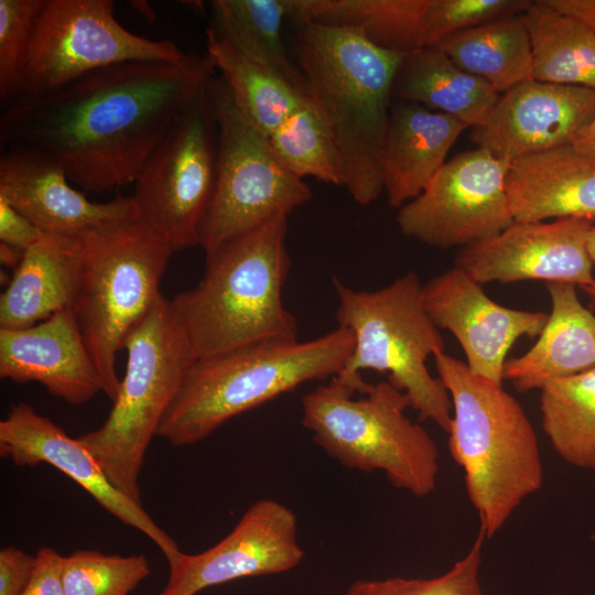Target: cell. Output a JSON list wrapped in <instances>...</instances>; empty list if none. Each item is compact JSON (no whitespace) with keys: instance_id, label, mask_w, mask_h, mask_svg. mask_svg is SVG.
Segmentation results:
<instances>
[{"instance_id":"10","label":"cell","mask_w":595,"mask_h":595,"mask_svg":"<svg viewBox=\"0 0 595 595\" xmlns=\"http://www.w3.org/2000/svg\"><path fill=\"white\" fill-rule=\"evenodd\" d=\"M207 89L218 154L215 191L199 232L205 255L278 216H289L312 196L307 183L281 162L269 137L240 112L223 77H213Z\"/></svg>"},{"instance_id":"43","label":"cell","mask_w":595,"mask_h":595,"mask_svg":"<svg viewBox=\"0 0 595 595\" xmlns=\"http://www.w3.org/2000/svg\"><path fill=\"white\" fill-rule=\"evenodd\" d=\"M129 4L133 8V10L137 13H139L148 22L150 23L155 22L156 14L148 1L134 0V1H129Z\"/></svg>"},{"instance_id":"37","label":"cell","mask_w":595,"mask_h":595,"mask_svg":"<svg viewBox=\"0 0 595 595\" xmlns=\"http://www.w3.org/2000/svg\"><path fill=\"white\" fill-rule=\"evenodd\" d=\"M36 562V555H30L14 545L0 551V595H22L26 588Z\"/></svg>"},{"instance_id":"6","label":"cell","mask_w":595,"mask_h":595,"mask_svg":"<svg viewBox=\"0 0 595 595\" xmlns=\"http://www.w3.org/2000/svg\"><path fill=\"white\" fill-rule=\"evenodd\" d=\"M338 326L355 337L351 355L335 378L365 394L371 387L365 369L388 374V381L404 392L422 421H433L444 432L452 419L450 394L440 378L428 370L426 359L444 351V338L423 302L419 275L397 278L375 291L355 290L334 279Z\"/></svg>"},{"instance_id":"15","label":"cell","mask_w":595,"mask_h":595,"mask_svg":"<svg viewBox=\"0 0 595 595\" xmlns=\"http://www.w3.org/2000/svg\"><path fill=\"white\" fill-rule=\"evenodd\" d=\"M592 226L580 218L515 220L495 237L461 248L454 267L482 285L541 280L584 289L595 279L587 251Z\"/></svg>"},{"instance_id":"1","label":"cell","mask_w":595,"mask_h":595,"mask_svg":"<svg viewBox=\"0 0 595 595\" xmlns=\"http://www.w3.org/2000/svg\"><path fill=\"white\" fill-rule=\"evenodd\" d=\"M213 60L134 61L82 75L2 107L0 145L54 159L84 192L134 183L175 119L216 76Z\"/></svg>"},{"instance_id":"31","label":"cell","mask_w":595,"mask_h":595,"mask_svg":"<svg viewBox=\"0 0 595 595\" xmlns=\"http://www.w3.org/2000/svg\"><path fill=\"white\" fill-rule=\"evenodd\" d=\"M541 424L567 464L595 472V367L540 389Z\"/></svg>"},{"instance_id":"39","label":"cell","mask_w":595,"mask_h":595,"mask_svg":"<svg viewBox=\"0 0 595 595\" xmlns=\"http://www.w3.org/2000/svg\"><path fill=\"white\" fill-rule=\"evenodd\" d=\"M31 220L0 196V242L24 252L42 236Z\"/></svg>"},{"instance_id":"16","label":"cell","mask_w":595,"mask_h":595,"mask_svg":"<svg viewBox=\"0 0 595 595\" xmlns=\"http://www.w3.org/2000/svg\"><path fill=\"white\" fill-rule=\"evenodd\" d=\"M422 293L430 317L454 335L469 370L498 386H502L506 357L515 342L539 336L549 317L544 312L494 302L482 284L455 267L430 279Z\"/></svg>"},{"instance_id":"21","label":"cell","mask_w":595,"mask_h":595,"mask_svg":"<svg viewBox=\"0 0 595 595\" xmlns=\"http://www.w3.org/2000/svg\"><path fill=\"white\" fill-rule=\"evenodd\" d=\"M506 190L516 221H595V155L571 144L509 163Z\"/></svg>"},{"instance_id":"19","label":"cell","mask_w":595,"mask_h":595,"mask_svg":"<svg viewBox=\"0 0 595 595\" xmlns=\"http://www.w3.org/2000/svg\"><path fill=\"white\" fill-rule=\"evenodd\" d=\"M0 196L43 232L79 236L102 224L139 218L132 196L93 202L71 186L54 159L24 147L1 149Z\"/></svg>"},{"instance_id":"4","label":"cell","mask_w":595,"mask_h":595,"mask_svg":"<svg viewBox=\"0 0 595 595\" xmlns=\"http://www.w3.org/2000/svg\"><path fill=\"white\" fill-rule=\"evenodd\" d=\"M278 216L206 255L199 283L173 299L196 359L263 340L298 338L282 301L291 260Z\"/></svg>"},{"instance_id":"30","label":"cell","mask_w":595,"mask_h":595,"mask_svg":"<svg viewBox=\"0 0 595 595\" xmlns=\"http://www.w3.org/2000/svg\"><path fill=\"white\" fill-rule=\"evenodd\" d=\"M206 53L226 82L240 112L269 137L307 97L263 65L206 29Z\"/></svg>"},{"instance_id":"40","label":"cell","mask_w":595,"mask_h":595,"mask_svg":"<svg viewBox=\"0 0 595 595\" xmlns=\"http://www.w3.org/2000/svg\"><path fill=\"white\" fill-rule=\"evenodd\" d=\"M571 145L577 151L595 155V116L573 139Z\"/></svg>"},{"instance_id":"17","label":"cell","mask_w":595,"mask_h":595,"mask_svg":"<svg viewBox=\"0 0 595 595\" xmlns=\"http://www.w3.org/2000/svg\"><path fill=\"white\" fill-rule=\"evenodd\" d=\"M0 456L15 466L46 463L60 469L105 510L152 540L167 562L181 552L173 538L155 523L142 505L111 483L97 458L79 439L67 435L29 403L12 405L7 418L0 421Z\"/></svg>"},{"instance_id":"35","label":"cell","mask_w":595,"mask_h":595,"mask_svg":"<svg viewBox=\"0 0 595 595\" xmlns=\"http://www.w3.org/2000/svg\"><path fill=\"white\" fill-rule=\"evenodd\" d=\"M44 0H0V102L22 91L23 75L35 19Z\"/></svg>"},{"instance_id":"23","label":"cell","mask_w":595,"mask_h":595,"mask_svg":"<svg viewBox=\"0 0 595 595\" xmlns=\"http://www.w3.org/2000/svg\"><path fill=\"white\" fill-rule=\"evenodd\" d=\"M551 312L539 338L523 355L507 359L504 379L521 392L595 367V314L574 284L548 282Z\"/></svg>"},{"instance_id":"36","label":"cell","mask_w":595,"mask_h":595,"mask_svg":"<svg viewBox=\"0 0 595 595\" xmlns=\"http://www.w3.org/2000/svg\"><path fill=\"white\" fill-rule=\"evenodd\" d=\"M530 3L529 0H430L424 47L484 23L522 14Z\"/></svg>"},{"instance_id":"33","label":"cell","mask_w":595,"mask_h":595,"mask_svg":"<svg viewBox=\"0 0 595 595\" xmlns=\"http://www.w3.org/2000/svg\"><path fill=\"white\" fill-rule=\"evenodd\" d=\"M143 554H105L77 550L62 560L66 595H130L150 574Z\"/></svg>"},{"instance_id":"34","label":"cell","mask_w":595,"mask_h":595,"mask_svg":"<svg viewBox=\"0 0 595 595\" xmlns=\"http://www.w3.org/2000/svg\"><path fill=\"white\" fill-rule=\"evenodd\" d=\"M485 540L479 529L469 551L439 576L357 580L346 595H485L479 578Z\"/></svg>"},{"instance_id":"7","label":"cell","mask_w":595,"mask_h":595,"mask_svg":"<svg viewBox=\"0 0 595 595\" xmlns=\"http://www.w3.org/2000/svg\"><path fill=\"white\" fill-rule=\"evenodd\" d=\"M123 349L126 372L108 418L78 439L111 483L141 504L139 475L147 450L196 356L173 300L162 294Z\"/></svg>"},{"instance_id":"26","label":"cell","mask_w":595,"mask_h":595,"mask_svg":"<svg viewBox=\"0 0 595 595\" xmlns=\"http://www.w3.org/2000/svg\"><path fill=\"white\" fill-rule=\"evenodd\" d=\"M430 0H285L291 22L353 29L374 45L401 55L424 47Z\"/></svg>"},{"instance_id":"20","label":"cell","mask_w":595,"mask_h":595,"mask_svg":"<svg viewBox=\"0 0 595 595\" xmlns=\"http://www.w3.org/2000/svg\"><path fill=\"white\" fill-rule=\"evenodd\" d=\"M0 377L40 382L54 397L83 404L102 381L71 307L32 326L0 328Z\"/></svg>"},{"instance_id":"29","label":"cell","mask_w":595,"mask_h":595,"mask_svg":"<svg viewBox=\"0 0 595 595\" xmlns=\"http://www.w3.org/2000/svg\"><path fill=\"white\" fill-rule=\"evenodd\" d=\"M532 48V78L595 90V31L543 0L522 13Z\"/></svg>"},{"instance_id":"27","label":"cell","mask_w":595,"mask_h":595,"mask_svg":"<svg viewBox=\"0 0 595 595\" xmlns=\"http://www.w3.org/2000/svg\"><path fill=\"white\" fill-rule=\"evenodd\" d=\"M434 46L498 94L533 79L531 41L522 14L455 33Z\"/></svg>"},{"instance_id":"42","label":"cell","mask_w":595,"mask_h":595,"mask_svg":"<svg viewBox=\"0 0 595 595\" xmlns=\"http://www.w3.org/2000/svg\"><path fill=\"white\" fill-rule=\"evenodd\" d=\"M24 252L0 242V260L6 267L17 268Z\"/></svg>"},{"instance_id":"32","label":"cell","mask_w":595,"mask_h":595,"mask_svg":"<svg viewBox=\"0 0 595 595\" xmlns=\"http://www.w3.org/2000/svg\"><path fill=\"white\" fill-rule=\"evenodd\" d=\"M281 162L298 177L342 186V175L327 127L310 95L269 136Z\"/></svg>"},{"instance_id":"18","label":"cell","mask_w":595,"mask_h":595,"mask_svg":"<svg viewBox=\"0 0 595 595\" xmlns=\"http://www.w3.org/2000/svg\"><path fill=\"white\" fill-rule=\"evenodd\" d=\"M594 116V89L530 79L500 94L469 137L477 148L510 163L571 144Z\"/></svg>"},{"instance_id":"13","label":"cell","mask_w":595,"mask_h":595,"mask_svg":"<svg viewBox=\"0 0 595 595\" xmlns=\"http://www.w3.org/2000/svg\"><path fill=\"white\" fill-rule=\"evenodd\" d=\"M508 167L509 162L480 148L455 155L399 208L400 231L439 248H464L495 237L515 221L506 190Z\"/></svg>"},{"instance_id":"38","label":"cell","mask_w":595,"mask_h":595,"mask_svg":"<svg viewBox=\"0 0 595 595\" xmlns=\"http://www.w3.org/2000/svg\"><path fill=\"white\" fill-rule=\"evenodd\" d=\"M32 577L22 595H66L62 582L63 556L50 547L36 552Z\"/></svg>"},{"instance_id":"25","label":"cell","mask_w":595,"mask_h":595,"mask_svg":"<svg viewBox=\"0 0 595 595\" xmlns=\"http://www.w3.org/2000/svg\"><path fill=\"white\" fill-rule=\"evenodd\" d=\"M499 96L435 46L403 55L392 83V99L445 113L467 128L482 126Z\"/></svg>"},{"instance_id":"41","label":"cell","mask_w":595,"mask_h":595,"mask_svg":"<svg viewBox=\"0 0 595 595\" xmlns=\"http://www.w3.org/2000/svg\"><path fill=\"white\" fill-rule=\"evenodd\" d=\"M587 251L593 264H595V225L592 226L587 236ZM589 298V307L595 312V279L593 283L583 289Z\"/></svg>"},{"instance_id":"12","label":"cell","mask_w":595,"mask_h":595,"mask_svg":"<svg viewBox=\"0 0 595 595\" xmlns=\"http://www.w3.org/2000/svg\"><path fill=\"white\" fill-rule=\"evenodd\" d=\"M187 56L170 40H151L127 30L115 17L112 0H44L35 19L20 96L56 88L115 64L181 63Z\"/></svg>"},{"instance_id":"2","label":"cell","mask_w":595,"mask_h":595,"mask_svg":"<svg viewBox=\"0 0 595 595\" xmlns=\"http://www.w3.org/2000/svg\"><path fill=\"white\" fill-rule=\"evenodd\" d=\"M292 23L296 65L333 141L342 186L368 205L383 192L380 154L403 55L353 29Z\"/></svg>"},{"instance_id":"9","label":"cell","mask_w":595,"mask_h":595,"mask_svg":"<svg viewBox=\"0 0 595 595\" xmlns=\"http://www.w3.org/2000/svg\"><path fill=\"white\" fill-rule=\"evenodd\" d=\"M335 377L302 399V424L314 442L349 469L382 470L415 497L436 487L440 453L428 431L405 413L408 396L388 380L358 399Z\"/></svg>"},{"instance_id":"14","label":"cell","mask_w":595,"mask_h":595,"mask_svg":"<svg viewBox=\"0 0 595 595\" xmlns=\"http://www.w3.org/2000/svg\"><path fill=\"white\" fill-rule=\"evenodd\" d=\"M303 558L295 513L280 501L260 499L218 543L197 554L181 551L169 561L159 595H195L238 578L283 573Z\"/></svg>"},{"instance_id":"8","label":"cell","mask_w":595,"mask_h":595,"mask_svg":"<svg viewBox=\"0 0 595 595\" xmlns=\"http://www.w3.org/2000/svg\"><path fill=\"white\" fill-rule=\"evenodd\" d=\"M80 237L83 260L71 309L102 392L113 402L120 383L117 354L160 298L174 251L139 218L102 224Z\"/></svg>"},{"instance_id":"3","label":"cell","mask_w":595,"mask_h":595,"mask_svg":"<svg viewBox=\"0 0 595 595\" xmlns=\"http://www.w3.org/2000/svg\"><path fill=\"white\" fill-rule=\"evenodd\" d=\"M433 358L452 402L448 450L464 472L479 529L491 539L543 484L538 436L502 386L474 375L466 363L444 351Z\"/></svg>"},{"instance_id":"24","label":"cell","mask_w":595,"mask_h":595,"mask_svg":"<svg viewBox=\"0 0 595 595\" xmlns=\"http://www.w3.org/2000/svg\"><path fill=\"white\" fill-rule=\"evenodd\" d=\"M80 235L43 232L29 247L0 298V328L40 323L71 307L83 260Z\"/></svg>"},{"instance_id":"22","label":"cell","mask_w":595,"mask_h":595,"mask_svg":"<svg viewBox=\"0 0 595 595\" xmlns=\"http://www.w3.org/2000/svg\"><path fill=\"white\" fill-rule=\"evenodd\" d=\"M467 127L422 105L392 100L380 154L383 192L393 208L421 194Z\"/></svg>"},{"instance_id":"11","label":"cell","mask_w":595,"mask_h":595,"mask_svg":"<svg viewBox=\"0 0 595 595\" xmlns=\"http://www.w3.org/2000/svg\"><path fill=\"white\" fill-rule=\"evenodd\" d=\"M207 85L175 119L133 183L139 219L173 251L199 245L215 191L218 130Z\"/></svg>"},{"instance_id":"5","label":"cell","mask_w":595,"mask_h":595,"mask_svg":"<svg viewBox=\"0 0 595 595\" xmlns=\"http://www.w3.org/2000/svg\"><path fill=\"white\" fill-rule=\"evenodd\" d=\"M355 337L338 326L310 340H263L198 358L165 413L158 435L174 446L195 444L231 418L304 382L338 375Z\"/></svg>"},{"instance_id":"28","label":"cell","mask_w":595,"mask_h":595,"mask_svg":"<svg viewBox=\"0 0 595 595\" xmlns=\"http://www.w3.org/2000/svg\"><path fill=\"white\" fill-rule=\"evenodd\" d=\"M208 6L209 31L309 95L305 79L282 37L283 21L288 19L285 0H214Z\"/></svg>"}]
</instances>
